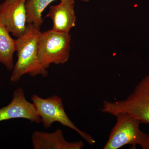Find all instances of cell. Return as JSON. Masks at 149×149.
I'll use <instances>...</instances> for the list:
<instances>
[{
    "mask_svg": "<svg viewBox=\"0 0 149 149\" xmlns=\"http://www.w3.org/2000/svg\"><path fill=\"white\" fill-rule=\"evenodd\" d=\"M41 32L40 27L27 23L24 34L17 38V60L10 76L12 83L18 82L25 74L32 77L47 76V70L41 66L38 60V44Z\"/></svg>",
    "mask_w": 149,
    "mask_h": 149,
    "instance_id": "1",
    "label": "cell"
},
{
    "mask_svg": "<svg viewBox=\"0 0 149 149\" xmlns=\"http://www.w3.org/2000/svg\"><path fill=\"white\" fill-rule=\"evenodd\" d=\"M101 111L113 116L118 113H127L142 123L149 125V74L139 82L125 100L104 101Z\"/></svg>",
    "mask_w": 149,
    "mask_h": 149,
    "instance_id": "2",
    "label": "cell"
},
{
    "mask_svg": "<svg viewBox=\"0 0 149 149\" xmlns=\"http://www.w3.org/2000/svg\"><path fill=\"white\" fill-rule=\"evenodd\" d=\"M71 37L70 33L52 29L41 32L38 44V60L47 70L51 64H63L69 60Z\"/></svg>",
    "mask_w": 149,
    "mask_h": 149,
    "instance_id": "3",
    "label": "cell"
},
{
    "mask_svg": "<svg viewBox=\"0 0 149 149\" xmlns=\"http://www.w3.org/2000/svg\"><path fill=\"white\" fill-rule=\"evenodd\" d=\"M31 100L45 128H50L54 123L58 122L77 132L90 145L95 143L96 141L92 136L80 130L70 120L65 111L60 97L54 95L47 98H43L33 95L31 97Z\"/></svg>",
    "mask_w": 149,
    "mask_h": 149,
    "instance_id": "4",
    "label": "cell"
},
{
    "mask_svg": "<svg viewBox=\"0 0 149 149\" xmlns=\"http://www.w3.org/2000/svg\"><path fill=\"white\" fill-rule=\"evenodd\" d=\"M114 116L116 117V123L103 148L118 149L126 145H130L133 148H136L137 145L141 146L146 135L140 129L141 121L123 112Z\"/></svg>",
    "mask_w": 149,
    "mask_h": 149,
    "instance_id": "5",
    "label": "cell"
},
{
    "mask_svg": "<svg viewBox=\"0 0 149 149\" xmlns=\"http://www.w3.org/2000/svg\"><path fill=\"white\" fill-rule=\"evenodd\" d=\"M27 0H5L0 4V21L15 37L22 36L26 29Z\"/></svg>",
    "mask_w": 149,
    "mask_h": 149,
    "instance_id": "6",
    "label": "cell"
},
{
    "mask_svg": "<svg viewBox=\"0 0 149 149\" xmlns=\"http://www.w3.org/2000/svg\"><path fill=\"white\" fill-rule=\"evenodd\" d=\"M17 118H24L37 124L41 123L34 104L26 100L23 89L19 88L14 92L10 103L0 109V122Z\"/></svg>",
    "mask_w": 149,
    "mask_h": 149,
    "instance_id": "7",
    "label": "cell"
},
{
    "mask_svg": "<svg viewBox=\"0 0 149 149\" xmlns=\"http://www.w3.org/2000/svg\"><path fill=\"white\" fill-rule=\"evenodd\" d=\"M75 0H61L57 5L49 7L46 17L50 18L53 25L52 29L60 33H69L76 25V16L74 10Z\"/></svg>",
    "mask_w": 149,
    "mask_h": 149,
    "instance_id": "8",
    "label": "cell"
},
{
    "mask_svg": "<svg viewBox=\"0 0 149 149\" xmlns=\"http://www.w3.org/2000/svg\"><path fill=\"white\" fill-rule=\"evenodd\" d=\"M32 142L35 149H81L84 146V142L82 141H67L60 129L53 133L34 131Z\"/></svg>",
    "mask_w": 149,
    "mask_h": 149,
    "instance_id": "9",
    "label": "cell"
},
{
    "mask_svg": "<svg viewBox=\"0 0 149 149\" xmlns=\"http://www.w3.org/2000/svg\"><path fill=\"white\" fill-rule=\"evenodd\" d=\"M10 32L0 21V63L9 71L13 69V55L16 52V40L11 37Z\"/></svg>",
    "mask_w": 149,
    "mask_h": 149,
    "instance_id": "10",
    "label": "cell"
},
{
    "mask_svg": "<svg viewBox=\"0 0 149 149\" xmlns=\"http://www.w3.org/2000/svg\"><path fill=\"white\" fill-rule=\"evenodd\" d=\"M56 1L57 0H27L25 6L27 23H32L41 27L44 22L42 16L43 12L51 3Z\"/></svg>",
    "mask_w": 149,
    "mask_h": 149,
    "instance_id": "11",
    "label": "cell"
},
{
    "mask_svg": "<svg viewBox=\"0 0 149 149\" xmlns=\"http://www.w3.org/2000/svg\"><path fill=\"white\" fill-rule=\"evenodd\" d=\"M141 147L143 149H149V133L146 135L145 140Z\"/></svg>",
    "mask_w": 149,
    "mask_h": 149,
    "instance_id": "12",
    "label": "cell"
},
{
    "mask_svg": "<svg viewBox=\"0 0 149 149\" xmlns=\"http://www.w3.org/2000/svg\"><path fill=\"white\" fill-rule=\"evenodd\" d=\"M80 1H81L84 2L88 3L91 0H80Z\"/></svg>",
    "mask_w": 149,
    "mask_h": 149,
    "instance_id": "13",
    "label": "cell"
}]
</instances>
